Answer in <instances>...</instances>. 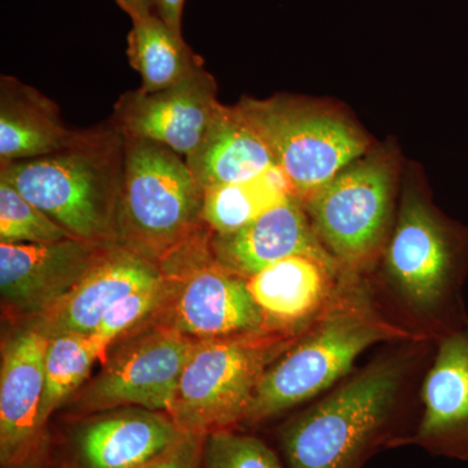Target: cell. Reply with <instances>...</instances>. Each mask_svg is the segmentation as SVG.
I'll use <instances>...</instances> for the list:
<instances>
[{
  "mask_svg": "<svg viewBox=\"0 0 468 468\" xmlns=\"http://www.w3.org/2000/svg\"><path fill=\"white\" fill-rule=\"evenodd\" d=\"M116 3L129 15L131 20L144 17L155 12V0H116Z\"/></svg>",
  "mask_w": 468,
  "mask_h": 468,
  "instance_id": "cell-29",
  "label": "cell"
},
{
  "mask_svg": "<svg viewBox=\"0 0 468 468\" xmlns=\"http://www.w3.org/2000/svg\"><path fill=\"white\" fill-rule=\"evenodd\" d=\"M341 270L334 261L294 255L248 279L268 331L301 332L324 309L337 288Z\"/></svg>",
  "mask_w": 468,
  "mask_h": 468,
  "instance_id": "cell-18",
  "label": "cell"
},
{
  "mask_svg": "<svg viewBox=\"0 0 468 468\" xmlns=\"http://www.w3.org/2000/svg\"><path fill=\"white\" fill-rule=\"evenodd\" d=\"M409 341L279 428L288 468H350L380 448H396V432L419 346Z\"/></svg>",
  "mask_w": 468,
  "mask_h": 468,
  "instance_id": "cell-2",
  "label": "cell"
},
{
  "mask_svg": "<svg viewBox=\"0 0 468 468\" xmlns=\"http://www.w3.org/2000/svg\"><path fill=\"white\" fill-rule=\"evenodd\" d=\"M239 109L263 135L302 202L358 162L368 141L338 113L289 97L243 98Z\"/></svg>",
  "mask_w": 468,
  "mask_h": 468,
  "instance_id": "cell-6",
  "label": "cell"
},
{
  "mask_svg": "<svg viewBox=\"0 0 468 468\" xmlns=\"http://www.w3.org/2000/svg\"><path fill=\"white\" fill-rule=\"evenodd\" d=\"M385 284L412 319L448 331L457 303L458 258L451 234L417 193L408 192L385 248Z\"/></svg>",
  "mask_w": 468,
  "mask_h": 468,
  "instance_id": "cell-7",
  "label": "cell"
},
{
  "mask_svg": "<svg viewBox=\"0 0 468 468\" xmlns=\"http://www.w3.org/2000/svg\"><path fill=\"white\" fill-rule=\"evenodd\" d=\"M211 252L218 266L246 280L294 255L335 261L316 236L303 202L295 196L237 232L212 233Z\"/></svg>",
  "mask_w": 468,
  "mask_h": 468,
  "instance_id": "cell-17",
  "label": "cell"
},
{
  "mask_svg": "<svg viewBox=\"0 0 468 468\" xmlns=\"http://www.w3.org/2000/svg\"><path fill=\"white\" fill-rule=\"evenodd\" d=\"M101 354L90 335H60L48 338L45 356V380L39 419L45 427L57 410L63 408L90 377Z\"/></svg>",
  "mask_w": 468,
  "mask_h": 468,
  "instance_id": "cell-23",
  "label": "cell"
},
{
  "mask_svg": "<svg viewBox=\"0 0 468 468\" xmlns=\"http://www.w3.org/2000/svg\"><path fill=\"white\" fill-rule=\"evenodd\" d=\"M420 340L381 315L360 273L341 271L324 309L264 372L241 424L264 423L325 392L374 345Z\"/></svg>",
  "mask_w": 468,
  "mask_h": 468,
  "instance_id": "cell-1",
  "label": "cell"
},
{
  "mask_svg": "<svg viewBox=\"0 0 468 468\" xmlns=\"http://www.w3.org/2000/svg\"><path fill=\"white\" fill-rule=\"evenodd\" d=\"M185 0H155L156 15L176 33L183 34Z\"/></svg>",
  "mask_w": 468,
  "mask_h": 468,
  "instance_id": "cell-28",
  "label": "cell"
},
{
  "mask_svg": "<svg viewBox=\"0 0 468 468\" xmlns=\"http://www.w3.org/2000/svg\"><path fill=\"white\" fill-rule=\"evenodd\" d=\"M172 279L174 295L155 324L198 341L271 332L248 280L218 266L212 254Z\"/></svg>",
  "mask_w": 468,
  "mask_h": 468,
  "instance_id": "cell-11",
  "label": "cell"
},
{
  "mask_svg": "<svg viewBox=\"0 0 468 468\" xmlns=\"http://www.w3.org/2000/svg\"><path fill=\"white\" fill-rule=\"evenodd\" d=\"M363 466V463H356V464H354V466H351L350 468H362Z\"/></svg>",
  "mask_w": 468,
  "mask_h": 468,
  "instance_id": "cell-30",
  "label": "cell"
},
{
  "mask_svg": "<svg viewBox=\"0 0 468 468\" xmlns=\"http://www.w3.org/2000/svg\"><path fill=\"white\" fill-rule=\"evenodd\" d=\"M106 248L77 239L0 243L3 313L23 324L41 315L85 276Z\"/></svg>",
  "mask_w": 468,
  "mask_h": 468,
  "instance_id": "cell-12",
  "label": "cell"
},
{
  "mask_svg": "<svg viewBox=\"0 0 468 468\" xmlns=\"http://www.w3.org/2000/svg\"><path fill=\"white\" fill-rule=\"evenodd\" d=\"M206 437L203 433H186L167 452L138 468H201Z\"/></svg>",
  "mask_w": 468,
  "mask_h": 468,
  "instance_id": "cell-27",
  "label": "cell"
},
{
  "mask_svg": "<svg viewBox=\"0 0 468 468\" xmlns=\"http://www.w3.org/2000/svg\"><path fill=\"white\" fill-rule=\"evenodd\" d=\"M203 197L184 156L153 141L125 137L116 245L162 270L211 233L203 220Z\"/></svg>",
  "mask_w": 468,
  "mask_h": 468,
  "instance_id": "cell-4",
  "label": "cell"
},
{
  "mask_svg": "<svg viewBox=\"0 0 468 468\" xmlns=\"http://www.w3.org/2000/svg\"><path fill=\"white\" fill-rule=\"evenodd\" d=\"M163 276L158 264L122 246H107L90 270L60 301L23 325L48 338L60 335H90L113 304Z\"/></svg>",
  "mask_w": 468,
  "mask_h": 468,
  "instance_id": "cell-16",
  "label": "cell"
},
{
  "mask_svg": "<svg viewBox=\"0 0 468 468\" xmlns=\"http://www.w3.org/2000/svg\"><path fill=\"white\" fill-rule=\"evenodd\" d=\"M48 338L27 325L2 344L0 468H55L48 427L39 419Z\"/></svg>",
  "mask_w": 468,
  "mask_h": 468,
  "instance_id": "cell-10",
  "label": "cell"
},
{
  "mask_svg": "<svg viewBox=\"0 0 468 468\" xmlns=\"http://www.w3.org/2000/svg\"><path fill=\"white\" fill-rule=\"evenodd\" d=\"M205 468H285L279 455L263 440L236 432L233 428L206 437Z\"/></svg>",
  "mask_w": 468,
  "mask_h": 468,
  "instance_id": "cell-26",
  "label": "cell"
},
{
  "mask_svg": "<svg viewBox=\"0 0 468 468\" xmlns=\"http://www.w3.org/2000/svg\"><path fill=\"white\" fill-rule=\"evenodd\" d=\"M292 196L285 172L273 165L249 180L205 190L203 220L214 234L234 233Z\"/></svg>",
  "mask_w": 468,
  "mask_h": 468,
  "instance_id": "cell-22",
  "label": "cell"
},
{
  "mask_svg": "<svg viewBox=\"0 0 468 468\" xmlns=\"http://www.w3.org/2000/svg\"><path fill=\"white\" fill-rule=\"evenodd\" d=\"M197 341L165 324L135 332L67 405L79 417L122 408L169 412Z\"/></svg>",
  "mask_w": 468,
  "mask_h": 468,
  "instance_id": "cell-9",
  "label": "cell"
},
{
  "mask_svg": "<svg viewBox=\"0 0 468 468\" xmlns=\"http://www.w3.org/2000/svg\"><path fill=\"white\" fill-rule=\"evenodd\" d=\"M301 332L197 341L168 414L186 433L208 435L241 424L264 372Z\"/></svg>",
  "mask_w": 468,
  "mask_h": 468,
  "instance_id": "cell-5",
  "label": "cell"
},
{
  "mask_svg": "<svg viewBox=\"0 0 468 468\" xmlns=\"http://www.w3.org/2000/svg\"><path fill=\"white\" fill-rule=\"evenodd\" d=\"M84 133L68 128L58 104L41 91L0 77V167L66 150Z\"/></svg>",
  "mask_w": 468,
  "mask_h": 468,
  "instance_id": "cell-19",
  "label": "cell"
},
{
  "mask_svg": "<svg viewBox=\"0 0 468 468\" xmlns=\"http://www.w3.org/2000/svg\"><path fill=\"white\" fill-rule=\"evenodd\" d=\"M125 137L111 120L85 129L79 143L42 158L0 167V180L67 230L73 239L116 245V207Z\"/></svg>",
  "mask_w": 468,
  "mask_h": 468,
  "instance_id": "cell-3",
  "label": "cell"
},
{
  "mask_svg": "<svg viewBox=\"0 0 468 468\" xmlns=\"http://www.w3.org/2000/svg\"><path fill=\"white\" fill-rule=\"evenodd\" d=\"M68 239L73 237L0 180V243H55Z\"/></svg>",
  "mask_w": 468,
  "mask_h": 468,
  "instance_id": "cell-25",
  "label": "cell"
},
{
  "mask_svg": "<svg viewBox=\"0 0 468 468\" xmlns=\"http://www.w3.org/2000/svg\"><path fill=\"white\" fill-rule=\"evenodd\" d=\"M423 412L399 442L436 455L468 458V328L442 332L421 385Z\"/></svg>",
  "mask_w": 468,
  "mask_h": 468,
  "instance_id": "cell-15",
  "label": "cell"
},
{
  "mask_svg": "<svg viewBox=\"0 0 468 468\" xmlns=\"http://www.w3.org/2000/svg\"><path fill=\"white\" fill-rule=\"evenodd\" d=\"M175 280L163 276L158 282L141 286L113 304L90 335L101 354V363L106 360L110 347L129 332L141 328L167 306L175 292Z\"/></svg>",
  "mask_w": 468,
  "mask_h": 468,
  "instance_id": "cell-24",
  "label": "cell"
},
{
  "mask_svg": "<svg viewBox=\"0 0 468 468\" xmlns=\"http://www.w3.org/2000/svg\"><path fill=\"white\" fill-rule=\"evenodd\" d=\"M393 165L372 156L353 163L303 202L316 236L341 271L362 272L387 242Z\"/></svg>",
  "mask_w": 468,
  "mask_h": 468,
  "instance_id": "cell-8",
  "label": "cell"
},
{
  "mask_svg": "<svg viewBox=\"0 0 468 468\" xmlns=\"http://www.w3.org/2000/svg\"><path fill=\"white\" fill-rule=\"evenodd\" d=\"M185 160L203 192L249 180L277 165L267 141L239 104L220 103L201 143Z\"/></svg>",
  "mask_w": 468,
  "mask_h": 468,
  "instance_id": "cell-20",
  "label": "cell"
},
{
  "mask_svg": "<svg viewBox=\"0 0 468 468\" xmlns=\"http://www.w3.org/2000/svg\"><path fill=\"white\" fill-rule=\"evenodd\" d=\"M185 435L168 412L143 408L98 412L70 430L63 468H138Z\"/></svg>",
  "mask_w": 468,
  "mask_h": 468,
  "instance_id": "cell-14",
  "label": "cell"
},
{
  "mask_svg": "<svg viewBox=\"0 0 468 468\" xmlns=\"http://www.w3.org/2000/svg\"><path fill=\"white\" fill-rule=\"evenodd\" d=\"M218 106L217 81L202 68L163 90L124 92L110 120L125 137L153 141L186 158L201 143Z\"/></svg>",
  "mask_w": 468,
  "mask_h": 468,
  "instance_id": "cell-13",
  "label": "cell"
},
{
  "mask_svg": "<svg viewBox=\"0 0 468 468\" xmlns=\"http://www.w3.org/2000/svg\"><path fill=\"white\" fill-rule=\"evenodd\" d=\"M129 64L143 79L141 90L153 92L180 84L205 68V60L153 12L132 20L128 34Z\"/></svg>",
  "mask_w": 468,
  "mask_h": 468,
  "instance_id": "cell-21",
  "label": "cell"
}]
</instances>
